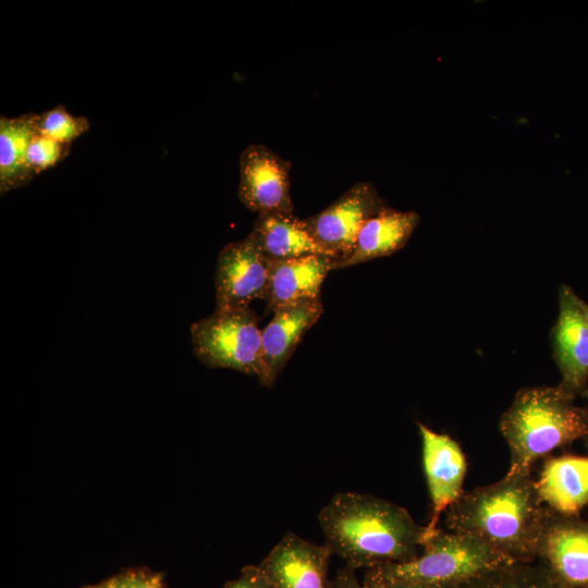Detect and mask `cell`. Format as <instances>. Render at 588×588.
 Returning a JSON list of instances; mask_svg holds the SVG:
<instances>
[{
	"label": "cell",
	"mask_w": 588,
	"mask_h": 588,
	"mask_svg": "<svg viewBox=\"0 0 588 588\" xmlns=\"http://www.w3.org/2000/svg\"><path fill=\"white\" fill-rule=\"evenodd\" d=\"M536 561L564 588H588V523L549 510Z\"/></svg>",
	"instance_id": "cell-9"
},
{
	"label": "cell",
	"mask_w": 588,
	"mask_h": 588,
	"mask_svg": "<svg viewBox=\"0 0 588 588\" xmlns=\"http://www.w3.org/2000/svg\"><path fill=\"white\" fill-rule=\"evenodd\" d=\"M247 236L269 260L330 256L314 237L305 219H299L294 212L258 215Z\"/></svg>",
	"instance_id": "cell-16"
},
{
	"label": "cell",
	"mask_w": 588,
	"mask_h": 588,
	"mask_svg": "<svg viewBox=\"0 0 588 588\" xmlns=\"http://www.w3.org/2000/svg\"><path fill=\"white\" fill-rule=\"evenodd\" d=\"M586 310H587V316H588V304L586 303Z\"/></svg>",
	"instance_id": "cell-27"
},
{
	"label": "cell",
	"mask_w": 588,
	"mask_h": 588,
	"mask_svg": "<svg viewBox=\"0 0 588 588\" xmlns=\"http://www.w3.org/2000/svg\"><path fill=\"white\" fill-rule=\"evenodd\" d=\"M189 331L194 355L205 366L260 378L262 330L250 307L215 308Z\"/></svg>",
	"instance_id": "cell-5"
},
{
	"label": "cell",
	"mask_w": 588,
	"mask_h": 588,
	"mask_svg": "<svg viewBox=\"0 0 588 588\" xmlns=\"http://www.w3.org/2000/svg\"><path fill=\"white\" fill-rule=\"evenodd\" d=\"M274 315L261 335V376L271 387L294 353L304 334L323 314L321 298L292 303L273 310Z\"/></svg>",
	"instance_id": "cell-13"
},
{
	"label": "cell",
	"mask_w": 588,
	"mask_h": 588,
	"mask_svg": "<svg viewBox=\"0 0 588 588\" xmlns=\"http://www.w3.org/2000/svg\"><path fill=\"white\" fill-rule=\"evenodd\" d=\"M68 151L69 145L38 133L28 147V168L35 176L59 163L66 156Z\"/></svg>",
	"instance_id": "cell-21"
},
{
	"label": "cell",
	"mask_w": 588,
	"mask_h": 588,
	"mask_svg": "<svg viewBox=\"0 0 588 588\" xmlns=\"http://www.w3.org/2000/svg\"><path fill=\"white\" fill-rule=\"evenodd\" d=\"M38 114L0 119L1 195L24 186L34 177L27 164L28 147L38 134Z\"/></svg>",
	"instance_id": "cell-18"
},
{
	"label": "cell",
	"mask_w": 588,
	"mask_h": 588,
	"mask_svg": "<svg viewBox=\"0 0 588 588\" xmlns=\"http://www.w3.org/2000/svg\"><path fill=\"white\" fill-rule=\"evenodd\" d=\"M421 439L422 467L431 502L426 538L438 529V522L463 494L467 464L460 444L445 433H439L418 422Z\"/></svg>",
	"instance_id": "cell-11"
},
{
	"label": "cell",
	"mask_w": 588,
	"mask_h": 588,
	"mask_svg": "<svg viewBox=\"0 0 588 588\" xmlns=\"http://www.w3.org/2000/svg\"><path fill=\"white\" fill-rule=\"evenodd\" d=\"M575 397L560 384L516 392L499 421L510 451L505 475L530 473L538 458L586 437L588 413L575 405Z\"/></svg>",
	"instance_id": "cell-3"
},
{
	"label": "cell",
	"mask_w": 588,
	"mask_h": 588,
	"mask_svg": "<svg viewBox=\"0 0 588 588\" xmlns=\"http://www.w3.org/2000/svg\"><path fill=\"white\" fill-rule=\"evenodd\" d=\"M446 530L473 536L515 563L535 562L549 514L531 471L464 491L444 513Z\"/></svg>",
	"instance_id": "cell-2"
},
{
	"label": "cell",
	"mask_w": 588,
	"mask_h": 588,
	"mask_svg": "<svg viewBox=\"0 0 588 588\" xmlns=\"http://www.w3.org/2000/svg\"><path fill=\"white\" fill-rule=\"evenodd\" d=\"M384 588H454L449 586H429V585H392Z\"/></svg>",
	"instance_id": "cell-25"
},
{
	"label": "cell",
	"mask_w": 588,
	"mask_h": 588,
	"mask_svg": "<svg viewBox=\"0 0 588 588\" xmlns=\"http://www.w3.org/2000/svg\"><path fill=\"white\" fill-rule=\"evenodd\" d=\"M88 128L89 122L86 118L74 117L62 106L38 114L39 134L65 145H70Z\"/></svg>",
	"instance_id": "cell-20"
},
{
	"label": "cell",
	"mask_w": 588,
	"mask_h": 588,
	"mask_svg": "<svg viewBox=\"0 0 588 588\" xmlns=\"http://www.w3.org/2000/svg\"><path fill=\"white\" fill-rule=\"evenodd\" d=\"M420 222L416 211H403L384 206L362 228L351 254L336 269L390 256L402 249Z\"/></svg>",
	"instance_id": "cell-17"
},
{
	"label": "cell",
	"mask_w": 588,
	"mask_h": 588,
	"mask_svg": "<svg viewBox=\"0 0 588 588\" xmlns=\"http://www.w3.org/2000/svg\"><path fill=\"white\" fill-rule=\"evenodd\" d=\"M332 551L289 531L258 565L271 588H332Z\"/></svg>",
	"instance_id": "cell-12"
},
{
	"label": "cell",
	"mask_w": 588,
	"mask_h": 588,
	"mask_svg": "<svg viewBox=\"0 0 588 588\" xmlns=\"http://www.w3.org/2000/svg\"><path fill=\"white\" fill-rule=\"evenodd\" d=\"M559 383L577 396L588 384V316L586 302L567 284L559 289V314L550 333Z\"/></svg>",
	"instance_id": "cell-8"
},
{
	"label": "cell",
	"mask_w": 588,
	"mask_h": 588,
	"mask_svg": "<svg viewBox=\"0 0 588 588\" xmlns=\"http://www.w3.org/2000/svg\"><path fill=\"white\" fill-rule=\"evenodd\" d=\"M385 205L370 182H357L320 212L305 219L317 242L335 259L352 252L365 223Z\"/></svg>",
	"instance_id": "cell-6"
},
{
	"label": "cell",
	"mask_w": 588,
	"mask_h": 588,
	"mask_svg": "<svg viewBox=\"0 0 588 588\" xmlns=\"http://www.w3.org/2000/svg\"><path fill=\"white\" fill-rule=\"evenodd\" d=\"M222 588H271L258 565H246L240 575Z\"/></svg>",
	"instance_id": "cell-23"
},
{
	"label": "cell",
	"mask_w": 588,
	"mask_h": 588,
	"mask_svg": "<svg viewBox=\"0 0 588 588\" xmlns=\"http://www.w3.org/2000/svg\"><path fill=\"white\" fill-rule=\"evenodd\" d=\"M268 310L306 299L320 298L321 285L335 259L326 255H307L284 260H270Z\"/></svg>",
	"instance_id": "cell-14"
},
{
	"label": "cell",
	"mask_w": 588,
	"mask_h": 588,
	"mask_svg": "<svg viewBox=\"0 0 588 588\" xmlns=\"http://www.w3.org/2000/svg\"><path fill=\"white\" fill-rule=\"evenodd\" d=\"M79 588H167L163 576L147 567L124 569L100 583Z\"/></svg>",
	"instance_id": "cell-22"
},
{
	"label": "cell",
	"mask_w": 588,
	"mask_h": 588,
	"mask_svg": "<svg viewBox=\"0 0 588 588\" xmlns=\"http://www.w3.org/2000/svg\"><path fill=\"white\" fill-rule=\"evenodd\" d=\"M586 409H587V413H588V408H586ZM584 439H585L586 444H587V446H588V431H587V434H586V437H585Z\"/></svg>",
	"instance_id": "cell-26"
},
{
	"label": "cell",
	"mask_w": 588,
	"mask_h": 588,
	"mask_svg": "<svg viewBox=\"0 0 588 588\" xmlns=\"http://www.w3.org/2000/svg\"><path fill=\"white\" fill-rule=\"evenodd\" d=\"M270 271L271 261L248 236L228 243L216 264V308H243L254 299L266 301Z\"/></svg>",
	"instance_id": "cell-7"
},
{
	"label": "cell",
	"mask_w": 588,
	"mask_h": 588,
	"mask_svg": "<svg viewBox=\"0 0 588 588\" xmlns=\"http://www.w3.org/2000/svg\"><path fill=\"white\" fill-rule=\"evenodd\" d=\"M536 485L549 510L576 516L588 504V456L563 455L547 460Z\"/></svg>",
	"instance_id": "cell-15"
},
{
	"label": "cell",
	"mask_w": 588,
	"mask_h": 588,
	"mask_svg": "<svg viewBox=\"0 0 588 588\" xmlns=\"http://www.w3.org/2000/svg\"><path fill=\"white\" fill-rule=\"evenodd\" d=\"M356 569L345 565L332 579V588H366L356 576Z\"/></svg>",
	"instance_id": "cell-24"
},
{
	"label": "cell",
	"mask_w": 588,
	"mask_h": 588,
	"mask_svg": "<svg viewBox=\"0 0 588 588\" xmlns=\"http://www.w3.org/2000/svg\"><path fill=\"white\" fill-rule=\"evenodd\" d=\"M318 522L324 544L354 569L408 561L419 554L426 538V526L403 506L354 491L335 493Z\"/></svg>",
	"instance_id": "cell-1"
},
{
	"label": "cell",
	"mask_w": 588,
	"mask_h": 588,
	"mask_svg": "<svg viewBox=\"0 0 588 588\" xmlns=\"http://www.w3.org/2000/svg\"><path fill=\"white\" fill-rule=\"evenodd\" d=\"M454 588H564L538 563H512Z\"/></svg>",
	"instance_id": "cell-19"
},
{
	"label": "cell",
	"mask_w": 588,
	"mask_h": 588,
	"mask_svg": "<svg viewBox=\"0 0 588 588\" xmlns=\"http://www.w3.org/2000/svg\"><path fill=\"white\" fill-rule=\"evenodd\" d=\"M512 563L515 562L473 536L438 527L425 540L417 556L368 568L363 584L366 588L392 585L455 587Z\"/></svg>",
	"instance_id": "cell-4"
},
{
	"label": "cell",
	"mask_w": 588,
	"mask_h": 588,
	"mask_svg": "<svg viewBox=\"0 0 588 588\" xmlns=\"http://www.w3.org/2000/svg\"><path fill=\"white\" fill-rule=\"evenodd\" d=\"M291 162L266 145L252 144L240 156L238 199L250 211L294 212Z\"/></svg>",
	"instance_id": "cell-10"
}]
</instances>
